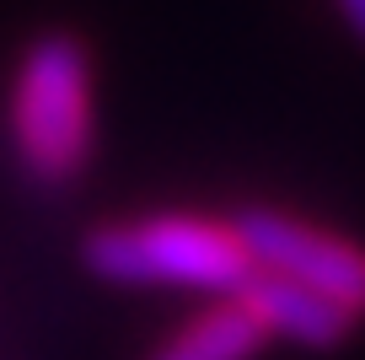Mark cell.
<instances>
[{
    "instance_id": "6da1fadb",
    "label": "cell",
    "mask_w": 365,
    "mask_h": 360,
    "mask_svg": "<svg viewBox=\"0 0 365 360\" xmlns=\"http://www.w3.org/2000/svg\"><path fill=\"white\" fill-rule=\"evenodd\" d=\"M81 264L108 285H178L210 296H237L258 274L242 226L194 210L91 226L81 242Z\"/></svg>"
},
{
    "instance_id": "7a4b0ae2",
    "label": "cell",
    "mask_w": 365,
    "mask_h": 360,
    "mask_svg": "<svg viewBox=\"0 0 365 360\" xmlns=\"http://www.w3.org/2000/svg\"><path fill=\"white\" fill-rule=\"evenodd\" d=\"M6 119L27 178L70 183L86 172L97 146V86H91V54L76 33H43L27 44L11 76Z\"/></svg>"
},
{
    "instance_id": "3957f363",
    "label": "cell",
    "mask_w": 365,
    "mask_h": 360,
    "mask_svg": "<svg viewBox=\"0 0 365 360\" xmlns=\"http://www.w3.org/2000/svg\"><path fill=\"white\" fill-rule=\"evenodd\" d=\"M237 226L247 236L258 269L312 285V291L333 296L339 306H349L354 317H365V248L360 242L328 231V226H312L290 210H269V204L242 210Z\"/></svg>"
},
{
    "instance_id": "277c9868",
    "label": "cell",
    "mask_w": 365,
    "mask_h": 360,
    "mask_svg": "<svg viewBox=\"0 0 365 360\" xmlns=\"http://www.w3.org/2000/svg\"><path fill=\"white\" fill-rule=\"evenodd\" d=\"M237 296L258 312L269 339H290L301 349H333L360 328V317L349 306H339L333 296L312 291V285H296L285 274H269V269H258Z\"/></svg>"
},
{
    "instance_id": "5b68a950",
    "label": "cell",
    "mask_w": 365,
    "mask_h": 360,
    "mask_svg": "<svg viewBox=\"0 0 365 360\" xmlns=\"http://www.w3.org/2000/svg\"><path fill=\"white\" fill-rule=\"evenodd\" d=\"M269 344V328L258 323L242 296H215L199 317L178 328L172 339H161L145 360H252Z\"/></svg>"
},
{
    "instance_id": "8992f818",
    "label": "cell",
    "mask_w": 365,
    "mask_h": 360,
    "mask_svg": "<svg viewBox=\"0 0 365 360\" xmlns=\"http://www.w3.org/2000/svg\"><path fill=\"white\" fill-rule=\"evenodd\" d=\"M339 11H344V22L354 27V38H365V0H339Z\"/></svg>"
}]
</instances>
